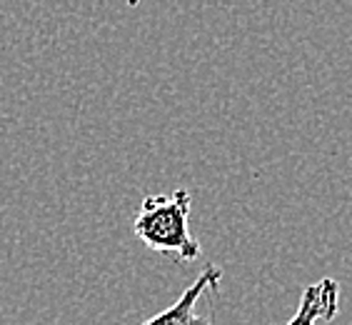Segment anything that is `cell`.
I'll use <instances>...</instances> for the list:
<instances>
[{
  "instance_id": "7a4b0ae2",
  "label": "cell",
  "mask_w": 352,
  "mask_h": 325,
  "mask_svg": "<svg viewBox=\"0 0 352 325\" xmlns=\"http://www.w3.org/2000/svg\"><path fill=\"white\" fill-rule=\"evenodd\" d=\"M220 278H223V273L217 265H205L203 273L197 275V280L190 285L188 291L175 300V303L160 311L157 315H153L150 320H145L142 325H212L208 318L203 315H197L195 313V305L200 300V295L205 293H215L220 288Z\"/></svg>"
},
{
  "instance_id": "3957f363",
  "label": "cell",
  "mask_w": 352,
  "mask_h": 325,
  "mask_svg": "<svg viewBox=\"0 0 352 325\" xmlns=\"http://www.w3.org/2000/svg\"><path fill=\"white\" fill-rule=\"evenodd\" d=\"M340 311V285L338 280L322 278L320 283L307 285L300 300L298 313L287 325H315L318 320H332Z\"/></svg>"
},
{
  "instance_id": "6da1fadb",
  "label": "cell",
  "mask_w": 352,
  "mask_h": 325,
  "mask_svg": "<svg viewBox=\"0 0 352 325\" xmlns=\"http://www.w3.org/2000/svg\"><path fill=\"white\" fill-rule=\"evenodd\" d=\"M192 196L180 188L170 196H148L133 223V233L150 251L173 255L180 263L200 258V243L190 233Z\"/></svg>"
}]
</instances>
